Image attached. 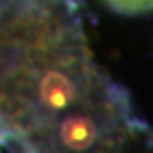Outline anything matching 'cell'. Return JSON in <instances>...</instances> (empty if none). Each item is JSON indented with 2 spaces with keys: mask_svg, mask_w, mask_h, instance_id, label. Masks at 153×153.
I'll list each match as a JSON object with an SVG mask.
<instances>
[{
  "mask_svg": "<svg viewBox=\"0 0 153 153\" xmlns=\"http://www.w3.org/2000/svg\"><path fill=\"white\" fill-rule=\"evenodd\" d=\"M119 103L66 28L38 6L0 8V131L32 145L114 143Z\"/></svg>",
  "mask_w": 153,
  "mask_h": 153,
  "instance_id": "6da1fadb",
  "label": "cell"
},
{
  "mask_svg": "<svg viewBox=\"0 0 153 153\" xmlns=\"http://www.w3.org/2000/svg\"><path fill=\"white\" fill-rule=\"evenodd\" d=\"M0 8H2V6H0Z\"/></svg>",
  "mask_w": 153,
  "mask_h": 153,
  "instance_id": "7a4b0ae2",
  "label": "cell"
}]
</instances>
